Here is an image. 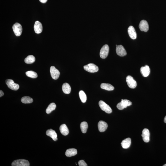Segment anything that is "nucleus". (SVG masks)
<instances>
[{
	"instance_id": "f257e3e1",
	"label": "nucleus",
	"mask_w": 166,
	"mask_h": 166,
	"mask_svg": "<svg viewBox=\"0 0 166 166\" xmlns=\"http://www.w3.org/2000/svg\"><path fill=\"white\" fill-rule=\"evenodd\" d=\"M84 68L86 71L91 73L96 72L99 70L98 66L93 63H89L84 66Z\"/></svg>"
},
{
	"instance_id": "f03ea898",
	"label": "nucleus",
	"mask_w": 166,
	"mask_h": 166,
	"mask_svg": "<svg viewBox=\"0 0 166 166\" xmlns=\"http://www.w3.org/2000/svg\"><path fill=\"white\" fill-rule=\"evenodd\" d=\"M132 105V102L127 100L122 99L121 102L118 103L117 105V108L119 110H122L126 108L127 107L130 106Z\"/></svg>"
},
{
	"instance_id": "7ed1b4c3",
	"label": "nucleus",
	"mask_w": 166,
	"mask_h": 166,
	"mask_svg": "<svg viewBox=\"0 0 166 166\" xmlns=\"http://www.w3.org/2000/svg\"><path fill=\"white\" fill-rule=\"evenodd\" d=\"M99 105L102 111L108 114H110L112 112V110L108 105L102 101L99 102Z\"/></svg>"
},
{
	"instance_id": "20e7f679",
	"label": "nucleus",
	"mask_w": 166,
	"mask_h": 166,
	"mask_svg": "<svg viewBox=\"0 0 166 166\" xmlns=\"http://www.w3.org/2000/svg\"><path fill=\"white\" fill-rule=\"evenodd\" d=\"M12 166H29V162L25 159H21L13 161L12 163Z\"/></svg>"
},
{
	"instance_id": "39448f33",
	"label": "nucleus",
	"mask_w": 166,
	"mask_h": 166,
	"mask_svg": "<svg viewBox=\"0 0 166 166\" xmlns=\"http://www.w3.org/2000/svg\"><path fill=\"white\" fill-rule=\"evenodd\" d=\"M13 31L16 36H19L21 35L22 31V27L20 24L16 23L13 26Z\"/></svg>"
},
{
	"instance_id": "423d86ee",
	"label": "nucleus",
	"mask_w": 166,
	"mask_h": 166,
	"mask_svg": "<svg viewBox=\"0 0 166 166\" xmlns=\"http://www.w3.org/2000/svg\"><path fill=\"white\" fill-rule=\"evenodd\" d=\"M109 48L108 45H105L103 46L100 50V56L102 59H105L108 55Z\"/></svg>"
},
{
	"instance_id": "0eeeda50",
	"label": "nucleus",
	"mask_w": 166,
	"mask_h": 166,
	"mask_svg": "<svg viewBox=\"0 0 166 166\" xmlns=\"http://www.w3.org/2000/svg\"><path fill=\"white\" fill-rule=\"evenodd\" d=\"M6 83L7 85L9 88L12 90H17L19 89V85L14 82V81L12 80H6Z\"/></svg>"
},
{
	"instance_id": "6e6552de",
	"label": "nucleus",
	"mask_w": 166,
	"mask_h": 166,
	"mask_svg": "<svg viewBox=\"0 0 166 166\" xmlns=\"http://www.w3.org/2000/svg\"><path fill=\"white\" fill-rule=\"evenodd\" d=\"M126 82L128 86L130 88H134L136 87L137 84L136 81L130 75H128L126 77Z\"/></svg>"
},
{
	"instance_id": "1a4fd4ad",
	"label": "nucleus",
	"mask_w": 166,
	"mask_h": 166,
	"mask_svg": "<svg viewBox=\"0 0 166 166\" xmlns=\"http://www.w3.org/2000/svg\"><path fill=\"white\" fill-rule=\"evenodd\" d=\"M50 72L53 79L54 80L58 79L60 75V72L55 67L51 66L50 67Z\"/></svg>"
},
{
	"instance_id": "9d476101",
	"label": "nucleus",
	"mask_w": 166,
	"mask_h": 166,
	"mask_svg": "<svg viewBox=\"0 0 166 166\" xmlns=\"http://www.w3.org/2000/svg\"><path fill=\"white\" fill-rule=\"evenodd\" d=\"M116 53L118 56L120 57H124L127 55V52L122 45L117 46L116 47Z\"/></svg>"
},
{
	"instance_id": "9b49d317",
	"label": "nucleus",
	"mask_w": 166,
	"mask_h": 166,
	"mask_svg": "<svg viewBox=\"0 0 166 166\" xmlns=\"http://www.w3.org/2000/svg\"><path fill=\"white\" fill-rule=\"evenodd\" d=\"M139 28L141 31L147 32L149 29V25L147 22L146 20H143L140 22L139 25Z\"/></svg>"
},
{
	"instance_id": "f8f14e48",
	"label": "nucleus",
	"mask_w": 166,
	"mask_h": 166,
	"mask_svg": "<svg viewBox=\"0 0 166 166\" xmlns=\"http://www.w3.org/2000/svg\"><path fill=\"white\" fill-rule=\"evenodd\" d=\"M142 136L143 141L145 143H148L150 140V132L147 129H145L142 131Z\"/></svg>"
},
{
	"instance_id": "ddd939ff",
	"label": "nucleus",
	"mask_w": 166,
	"mask_h": 166,
	"mask_svg": "<svg viewBox=\"0 0 166 166\" xmlns=\"http://www.w3.org/2000/svg\"><path fill=\"white\" fill-rule=\"evenodd\" d=\"M43 29L41 23L39 21H35L34 26V29L35 33L37 34H40L42 32Z\"/></svg>"
},
{
	"instance_id": "4468645a",
	"label": "nucleus",
	"mask_w": 166,
	"mask_h": 166,
	"mask_svg": "<svg viewBox=\"0 0 166 166\" xmlns=\"http://www.w3.org/2000/svg\"><path fill=\"white\" fill-rule=\"evenodd\" d=\"M98 129L100 132H103L106 130L108 127L107 124L103 121H100L98 124Z\"/></svg>"
},
{
	"instance_id": "2eb2a0df",
	"label": "nucleus",
	"mask_w": 166,
	"mask_h": 166,
	"mask_svg": "<svg viewBox=\"0 0 166 166\" xmlns=\"http://www.w3.org/2000/svg\"><path fill=\"white\" fill-rule=\"evenodd\" d=\"M141 74L144 77H147L150 74V70L149 67L148 65H145L144 67H142L140 69Z\"/></svg>"
},
{
	"instance_id": "dca6fc26",
	"label": "nucleus",
	"mask_w": 166,
	"mask_h": 166,
	"mask_svg": "<svg viewBox=\"0 0 166 166\" xmlns=\"http://www.w3.org/2000/svg\"><path fill=\"white\" fill-rule=\"evenodd\" d=\"M128 33L130 38L134 40L137 38V34L133 26H130L128 28Z\"/></svg>"
},
{
	"instance_id": "f3484780",
	"label": "nucleus",
	"mask_w": 166,
	"mask_h": 166,
	"mask_svg": "<svg viewBox=\"0 0 166 166\" xmlns=\"http://www.w3.org/2000/svg\"><path fill=\"white\" fill-rule=\"evenodd\" d=\"M46 133L47 136L50 137L54 141H56L58 140L57 135L55 130L49 129L47 130Z\"/></svg>"
},
{
	"instance_id": "a211bd4d",
	"label": "nucleus",
	"mask_w": 166,
	"mask_h": 166,
	"mask_svg": "<svg viewBox=\"0 0 166 166\" xmlns=\"http://www.w3.org/2000/svg\"><path fill=\"white\" fill-rule=\"evenodd\" d=\"M77 149L75 148H71L67 150L65 152V155L67 157H71L77 155Z\"/></svg>"
},
{
	"instance_id": "6ab92c4d",
	"label": "nucleus",
	"mask_w": 166,
	"mask_h": 166,
	"mask_svg": "<svg viewBox=\"0 0 166 166\" xmlns=\"http://www.w3.org/2000/svg\"><path fill=\"white\" fill-rule=\"evenodd\" d=\"M131 143V139L128 138L123 140L121 143V145L123 148L127 149L130 147Z\"/></svg>"
},
{
	"instance_id": "aec40b11",
	"label": "nucleus",
	"mask_w": 166,
	"mask_h": 166,
	"mask_svg": "<svg viewBox=\"0 0 166 166\" xmlns=\"http://www.w3.org/2000/svg\"><path fill=\"white\" fill-rule=\"evenodd\" d=\"M60 132L63 135H67L69 134V130L68 128L66 125L65 124H63L60 126Z\"/></svg>"
},
{
	"instance_id": "412c9836",
	"label": "nucleus",
	"mask_w": 166,
	"mask_h": 166,
	"mask_svg": "<svg viewBox=\"0 0 166 166\" xmlns=\"http://www.w3.org/2000/svg\"><path fill=\"white\" fill-rule=\"evenodd\" d=\"M101 88L108 91H112L114 90V87L112 85L109 84L102 83L101 85Z\"/></svg>"
},
{
	"instance_id": "4be33fe9",
	"label": "nucleus",
	"mask_w": 166,
	"mask_h": 166,
	"mask_svg": "<svg viewBox=\"0 0 166 166\" xmlns=\"http://www.w3.org/2000/svg\"><path fill=\"white\" fill-rule=\"evenodd\" d=\"M62 89L65 94H69L71 92V87L69 84L67 83H65L62 86Z\"/></svg>"
},
{
	"instance_id": "5701e85b",
	"label": "nucleus",
	"mask_w": 166,
	"mask_h": 166,
	"mask_svg": "<svg viewBox=\"0 0 166 166\" xmlns=\"http://www.w3.org/2000/svg\"><path fill=\"white\" fill-rule=\"evenodd\" d=\"M35 61V57L32 55L28 56L25 59L24 61L27 64H32L34 63Z\"/></svg>"
},
{
	"instance_id": "b1692460",
	"label": "nucleus",
	"mask_w": 166,
	"mask_h": 166,
	"mask_svg": "<svg viewBox=\"0 0 166 166\" xmlns=\"http://www.w3.org/2000/svg\"><path fill=\"white\" fill-rule=\"evenodd\" d=\"M56 107L55 103H52L49 105V106L47 107L46 110V113L47 114H49L51 113V112L53 110L55 109Z\"/></svg>"
},
{
	"instance_id": "393cba45",
	"label": "nucleus",
	"mask_w": 166,
	"mask_h": 166,
	"mask_svg": "<svg viewBox=\"0 0 166 166\" xmlns=\"http://www.w3.org/2000/svg\"><path fill=\"white\" fill-rule=\"evenodd\" d=\"M80 128L83 133H85L87 132L88 129V124L86 122H83L81 123Z\"/></svg>"
},
{
	"instance_id": "a878e982",
	"label": "nucleus",
	"mask_w": 166,
	"mask_h": 166,
	"mask_svg": "<svg viewBox=\"0 0 166 166\" xmlns=\"http://www.w3.org/2000/svg\"><path fill=\"white\" fill-rule=\"evenodd\" d=\"M21 102L23 103H30L33 102V100L32 98L28 96H25L22 98Z\"/></svg>"
},
{
	"instance_id": "bb28decb",
	"label": "nucleus",
	"mask_w": 166,
	"mask_h": 166,
	"mask_svg": "<svg viewBox=\"0 0 166 166\" xmlns=\"http://www.w3.org/2000/svg\"><path fill=\"white\" fill-rule=\"evenodd\" d=\"M26 74L28 77L31 78H36L38 77V75L36 73L33 71H27L26 72Z\"/></svg>"
},
{
	"instance_id": "cd10ccee",
	"label": "nucleus",
	"mask_w": 166,
	"mask_h": 166,
	"mask_svg": "<svg viewBox=\"0 0 166 166\" xmlns=\"http://www.w3.org/2000/svg\"><path fill=\"white\" fill-rule=\"evenodd\" d=\"M79 94L81 102L83 103H85L87 100V97L86 94L83 91L81 90L79 91Z\"/></svg>"
},
{
	"instance_id": "c85d7f7f",
	"label": "nucleus",
	"mask_w": 166,
	"mask_h": 166,
	"mask_svg": "<svg viewBox=\"0 0 166 166\" xmlns=\"http://www.w3.org/2000/svg\"><path fill=\"white\" fill-rule=\"evenodd\" d=\"M79 166H87V165L83 160H80L78 162Z\"/></svg>"
},
{
	"instance_id": "c756f323",
	"label": "nucleus",
	"mask_w": 166,
	"mask_h": 166,
	"mask_svg": "<svg viewBox=\"0 0 166 166\" xmlns=\"http://www.w3.org/2000/svg\"><path fill=\"white\" fill-rule=\"evenodd\" d=\"M4 93L3 92L2 90H0V97H1L2 96L4 95Z\"/></svg>"
},
{
	"instance_id": "7c9ffc66",
	"label": "nucleus",
	"mask_w": 166,
	"mask_h": 166,
	"mask_svg": "<svg viewBox=\"0 0 166 166\" xmlns=\"http://www.w3.org/2000/svg\"><path fill=\"white\" fill-rule=\"evenodd\" d=\"M39 0L41 3H46L47 1V0Z\"/></svg>"
},
{
	"instance_id": "2f4dec72",
	"label": "nucleus",
	"mask_w": 166,
	"mask_h": 166,
	"mask_svg": "<svg viewBox=\"0 0 166 166\" xmlns=\"http://www.w3.org/2000/svg\"><path fill=\"white\" fill-rule=\"evenodd\" d=\"M164 122L165 123H166V115L164 119Z\"/></svg>"
},
{
	"instance_id": "473e14b6",
	"label": "nucleus",
	"mask_w": 166,
	"mask_h": 166,
	"mask_svg": "<svg viewBox=\"0 0 166 166\" xmlns=\"http://www.w3.org/2000/svg\"><path fill=\"white\" fill-rule=\"evenodd\" d=\"M163 166H166V164H165L163 165Z\"/></svg>"
},
{
	"instance_id": "72a5a7b5",
	"label": "nucleus",
	"mask_w": 166,
	"mask_h": 166,
	"mask_svg": "<svg viewBox=\"0 0 166 166\" xmlns=\"http://www.w3.org/2000/svg\"><path fill=\"white\" fill-rule=\"evenodd\" d=\"M116 46H117V45H116Z\"/></svg>"
}]
</instances>
